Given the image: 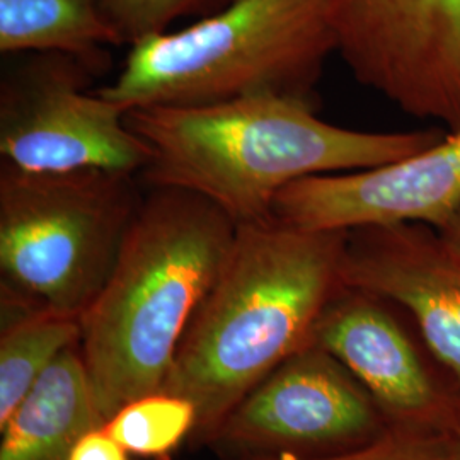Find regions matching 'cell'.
<instances>
[{"label":"cell","mask_w":460,"mask_h":460,"mask_svg":"<svg viewBox=\"0 0 460 460\" xmlns=\"http://www.w3.org/2000/svg\"><path fill=\"white\" fill-rule=\"evenodd\" d=\"M127 123L150 152L140 181L205 198L235 224L273 217L294 182L395 163L447 133L345 128L319 118L315 101L283 96L138 108Z\"/></svg>","instance_id":"7a4b0ae2"},{"label":"cell","mask_w":460,"mask_h":460,"mask_svg":"<svg viewBox=\"0 0 460 460\" xmlns=\"http://www.w3.org/2000/svg\"><path fill=\"white\" fill-rule=\"evenodd\" d=\"M448 444H450V456L452 460H460V406L457 412V420L454 423V428L448 435Z\"/></svg>","instance_id":"ffe728a7"},{"label":"cell","mask_w":460,"mask_h":460,"mask_svg":"<svg viewBox=\"0 0 460 460\" xmlns=\"http://www.w3.org/2000/svg\"><path fill=\"white\" fill-rule=\"evenodd\" d=\"M98 68L64 53H26L2 75L0 155L24 171L102 169L140 176L150 152L127 111L91 91Z\"/></svg>","instance_id":"8992f818"},{"label":"cell","mask_w":460,"mask_h":460,"mask_svg":"<svg viewBox=\"0 0 460 460\" xmlns=\"http://www.w3.org/2000/svg\"><path fill=\"white\" fill-rule=\"evenodd\" d=\"M121 41L99 0H0V51L64 53L98 68L108 66V47Z\"/></svg>","instance_id":"4fadbf2b"},{"label":"cell","mask_w":460,"mask_h":460,"mask_svg":"<svg viewBox=\"0 0 460 460\" xmlns=\"http://www.w3.org/2000/svg\"><path fill=\"white\" fill-rule=\"evenodd\" d=\"M0 427L66 349L81 345L83 321L0 288Z\"/></svg>","instance_id":"5bb4252c"},{"label":"cell","mask_w":460,"mask_h":460,"mask_svg":"<svg viewBox=\"0 0 460 460\" xmlns=\"http://www.w3.org/2000/svg\"><path fill=\"white\" fill-rule=\"evenodd\" d=\"M81 345L49 365L0 427V460H70L79 440L104 427Z\"/></svg>","instance_id":"7c38bea8"},{"label":"cell","mask_w":460,"mask_h":460,"mask_svg":"<svg viewBox=\"0 0 460 460\" xmlns=\"http://www.w3.org/2000/svg\"><path fill=\"white\" fill-rule=\"evenodd\" d=\"M235 227L205 198L148 188L110 279L81 317L84 367L104 421L163 389Z\"/></svg>","instance_id":"3957f363"},{"label":"cell","mask_w":460,"mask_h":460,"mask_svg":"<svg viewBox=\"0 0 460 460\" xmlns=\"http://www.w3.org/2000/svg\"><path fill=\"white\" fill-rule=\"evenodd\" d=\"M389 427L358 378L309 345L254 385L205 447L226 460L321 457L370 444Z\"/></svg>","instance_id":"52a82bcc"},{"label":"cell","mask_w":460,"mask_h":460,"mask_svg":"<svg viewBox=\"0 0 460 460\" xmlns=\"http://www.w3.org/2000/svg\"><path fill=\"white\" fill-rule=\"evenodd\" d=\"M130 452L116 442L104 427L91 429L75 445L70 460H130Z\"/></svg>","instance_id":"ac0fdd59"},{"label":"cell","mask_w":460,"mask_h":460,"mask_svg":"<svg viewBox=\"0 0 460 460\" xmlns=\"http://www.w3.org/2000/svg\"><path fill=\"white\" fill-rule=\"evenodd\" d=\"M232 0H99L101 11L115 30L121 45L152 34L164 33L182 17H205L229 5Z\"/></svg>","instance_id":"2e32d148"},{"label":"cell","mask_w":460,"mask_h":460,"mask_svg":"<svg viewBox=\"0 0 460 460\" xmlns=\"http://www.w3.org/2000/svg\"><path fill=\"white\" fill-rule=\"evenodd\" d=\"M343 285L391 300L460 387V251L416 222L348 230Z\"/></svg>","instance_id":"8fae6325"},{"label":"cell","mask_w":460,"mask_h":460,"mask_svg":"<svg viewBox=\"0 0 460 460\" xmlns=\"http://www.w3.org/2000/svg\"><path fill=\"white\" fill-rule=\"evenodd\" d=\"M313 345L358 378L391 425L450 435L460 387L431 365L437 360L410 315L391 300L343 287L321 315Z\"/></svg>","instance_id":"9c48e42d"},{"label":"cell","mask_w":460,"mask_h":460,"mask_svg":"<svg viewBox=\"0 0 460 460\" xmlns=\"http://www.w3.org/2000/svg\"><path fill=\"white\" fill-rule=\"evenodd\" d=\"M346 234L298 227L275 215L237 224L161 389L193 402L191 447H205L254 385L313 345L321 315L345 287Z\"/></svg>","instance_id":"6da1fadb"},{"label":"cell","mask_w":460,"mask_h":460,"mask_svg":"<svg viewBox=\"0 0 460 460\" xmlns=\"http://www.w3.org/2000/svg\"><path fill=\"white\" fill-rule=\"evenodd\" d=\"M440 234L444 235L445 239L460 251V208L457 214L454 215L444 227L440 229Z\"/></svg>","instance_id":"d6986e66"},{"label":"cell","mask_w":460,"mask_h":460,"mask_svg":"<svg viewBox=\"0 0 460 460\" xmlns=\"http://www.w3.org/2000/svg\"><path fill=\"white\" fill-rule=\"evenodd\" d=\"M138 176L0 164V288L83 317L142 205Z\"/></svg>","instance_id":"5b68a950"},{"label":"cell","mask_w":460,"mask_h":460,"mask_svg":"<svg viewBox=\"0 0 460 460\" xmlns=\"http://www.w3.org/2000/svg\"><path fill=\"white\" fill-rule=\"evenodd\" d=\"M460 208V127L389 164L287 186L273 215L298 227L351 230L399 222L442 229Z\"/></svg>","instance_id":"30bf717a"},{"label":"cell","mask_w":460,"mask_h":460,"mask_svg":"<svg viewBox=\"0 0 460 460\" xmlns=\"http://www.w3.org/2000/svg\"><path fill=\"white\" fill-rule=\"evenodd\" d=\"M237 460H452L448 437L391 425L370 444L321 457H244Z\"/></svg>","instance_id":"e0dca14e"},{"label":"cell","mask_w":460,"mask_h":460,"mask_svg":"<svg viewBox=\"0 0 460 460\" xmlns=\"http://www.w3.org/2000/svg\"><path fill=\"white\" fill-rule=\"evenodd\" d=\"M195 425L197 410L191 401L157 391L127 402L104 423V429L132 456L167 460L190 442Z\"/></svg>","instance_id":"9a60e30c"},{"label":"cell","mask_w":460,"mask_h":460,"mask_svg":"<svg viewBox=\"0 0 460 460\" xmlns=\"http://www.w3.org/2000/svg\"><path fill=\"white\" fill-rule=\"evenodd\" d=\"M358 83L420 119L460 127V0H332Z\"/></svg>","instance_id":"ba28073f"},{"label":"cell","mask_w":460,"mask_h":460,"mask_svg":"<svg viewBox=\"0 0 460 460\" xmlns=\"http://www.w3.org/2000/svg\"><path fill=\"white\" fill-rule=\"evenodd\" d=\"M334 51L332 0H232L180 31L133 43L115 81L96 91L127 113L254 96L315 101Z\"/></svg>","instance_id":"277c9868"}]
</instances>
